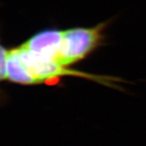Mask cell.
<instances>
[{
  "mask_svg": "<svg viewBox=\"0 0 146 146\" xmlns=\"http://www.w3.org/2000/svg\"><path fill=\"white\" fill-rule=\"evenodd\" d=\"M63 31L49 29L38 32L21 46L37 57L57 62L63 42Z\"/></svg>",
  "mask_w": 146,
  "mask_h": 146,
  "instance_id": "7a4b0ae2",
  "label": "cell"
},
{
  "mask_svg": "<svg viewBox=\"0 0 146 146\" xmlns=\"http://www.w3.org/2000/svg\"><path fill=\"white\" fill-rule=\"evenodd\" d=\"M106 24L104 22L92 28L76 27L64 30L58 63L68 67L87 57L100 45Z\"/></svg>",
  "mask_w": 146,
  "mask_h": 146,
  "instance_id": "6da1fadb",
  "label": "cell"
},
{
  "mask_svg": "<svg viewBox=\"0 0 146 146\" xmlns=\"http://www.w3.org/2000/svg\"><path fill=\"white\" fill-rule=\"evenodd\" d=\"M9 50H7L0 43V66L7 69V62L8 58Z\"/></svg>",
  "mask_w": 146,
  "mask_h": 146,
  "instance_id": "3957f363",
  "label": "cell"
},
{
  "mask_svg": "<svg viewBox=\"0 0 146 146\" xmlns=\"http://www.w3.org/2000/svg\"><path fill=\"white\" fill-rule=\"evenodd\" d=\"M3 80H7V69L0 66V82Z\"/></svg>",
  "mask_w": 146,
  "mask_h": 146,
  "instance_id": "277c9868",
  "label": "cell"
}]
</instances>
